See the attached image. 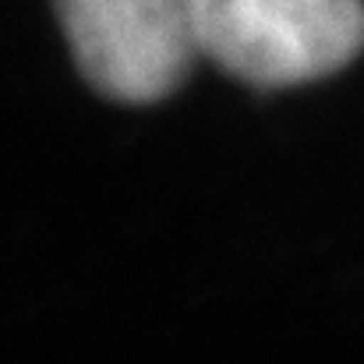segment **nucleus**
Segmentation results:
<instances>
[{
  "label": "nucleus",
  "mask_w": 364,
  "mask_h": 364,
  "mask_svg": "<svg viewBox=\"0 0 364 364\" xmlns=\"http://www.w3.org/2000/svg\"><path fill=\"white\" fill-rule=\"evenodd\" d=\"M202 53L255 89L336 75L364 50L361 0H198Z\"/></svg>",
  "instance_id": "nucleus-1"
},
{
  "label": "nucleus",
  "mask_w": 364,
  "mask_h": 364,
  "mask_svg": "<svg viewBox=\"0 0 364 364\" xmlns=\"http://www.w3.org/2000/svg\"><path fill=\"white\" fill-rule=\"evenodd\" d=\"M82 78L117 103L170 96L198 46V0H53Z\"/></svg>",
  "instance_id": "nucleus-2"
}]
</instances>
